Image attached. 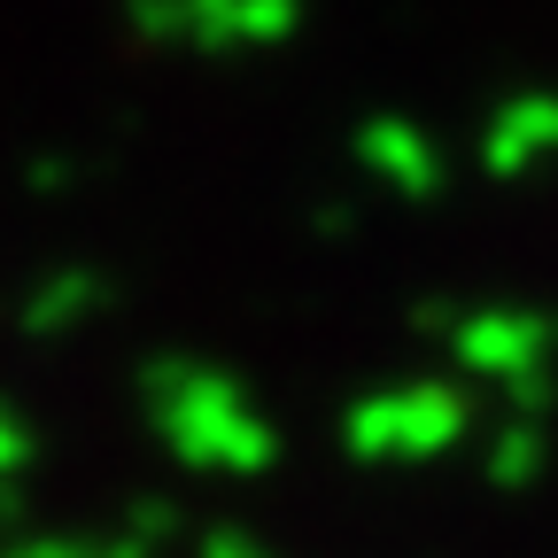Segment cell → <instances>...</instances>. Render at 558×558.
<instances>
[{
	"label": "cell",
	"instance_id": "cell-1",
	"mask_svg": "<svg viewBox=\"0 0 558 558\" xmlns=\"http://www.w3.org/2000/svg\"><path fill=\"white\" fill-rule=\"evenodd\" d=\"M156 403V427L179 458L209 465V473H248L271 458V427L256 418V403L226 380V373H202V365H163V380L148 388Z\"/></svg>",
	"mask_w": 558,
	"mask_h": 558
},
{
	"label": "cell",
	"instance_id": "cell-3",
	"mask_svg": "<svg viewBox=\"0 0 558 558\" xmlns=\"http://www.w3.org/2000/svg\"><path fill=\"white\" fill-rule=\"evenodd\" d=\"M295 0H148L140 24L163 32V39H186V47H209V54H241V47H279L295 32Z\"/></svg>",
	"mask_w": 558,
	"mask_h": 558
},
{
	"label": "cell",
	"instance_id": "cell-8",
	"mask_svg": "<svg viewBox=\"0 0 558 558\" xmlns=\"http://www.w3.org/2000/svg\"><path fill=\"white\" fill-rule=\"evenodd\" d=\"M16 458H24V427H16L9 411H0V465H16Z\"/></svg>",
	"mask_w": 558,
	"mask_h": 558
},
{
	"label": "cell",
	"instance_id": "cell-4",
	"mask_svg": "<svg viewBox=\"0 0 558 558\" xmlns=\"http://www.w3.org/2000/svg\"><path fill=\"white\" fill-rule=\"evenodd\" d=\"M458 365L481 373V380H512V388H535L543 357H550V326L527 318V311H481L450 333Z\"/></svg>",
	"mask_w": 558,
	"mask_h": 558
},
{
	"label": "cell",
	"instance_id": "cell-9",
	"mask_svg": "<svg viewBox=\"0 0 558 558\" xmlns=\"http://www.w3.org/2000/svg\"><path fill=\"white\" fill-rule=\"evenodd\" d=\"M209 558H264V550L241 543V535H209Z\"/></svg>",
	"mask_w": 558,
	"mask_h": 558
},
{
	"label": "cell",
	"instance_id": "cell-2",
	"mask_svg": "<svg viewBox=\"0 0 558 558\" xmlns=\"http://www.w3.org/2000/svg\"><path fill=\"white\" fill-rule=\"evenodd\" d=\"M465 435V396L411 380V388H380L349 411V450L357 458H435Z\"/></svg>",
	"mask_w": 558,
	"mask_h": 558
},
{
	"label": "cell",
	"instance_id": "cell-7",
	"mask_svg": "<svg viewBox=\"0 0 558 558\" xmlns=\"http://www.w3.org/2000/svg\"><path fill=\"white\" fill-rule=\"evenodd\" d=\"M535 427H505V442L497 450H488V473H497V481H527V465H535Z\"/></svg>",
	"mask_w": 558,
	"mask_h": 558
},
{
	"label": "cell",
	"instance_id": "cell-5",
	"mask_svg": "<svg viewBox=\"0 0 558 558\" xmlns=\"http://www.w3.org/2000/svg\"><path fill=\"white\" fill-rule=\"evenodd\" d=\"M550 148H558V101H550V94H520L512 109L488 117L481 163L497 171V179H520V171H535Z\"/></svg>",
	"mask_w": 558,
	"mask_h": 558
},
{
	"label": "cell",
	"instance_id": "cell-6",
	"mask_svg": "<svg viewBox=\"0 0 558 558\" xmlns=\"http://www.w3.org/2000/svg\"><path fill=\"white\" fill-rule=\"evenodd\" d=\"M365 163L388 171L396 194H435V179H442V156H435L411 124H396V117H380V124L365 132Z\"/></svg>",
	"mask_w": 558,
	"mask_h": 558
}]
</instances>
